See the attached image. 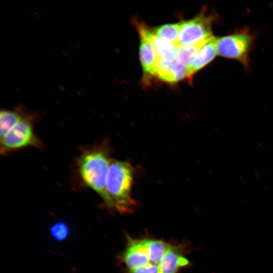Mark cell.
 <instances>
[{
	"mask_svg": "<svg viewBox=\"0 0 273 273\" xmlns=\"http://www.w3.org/2000/svg\"><path fill=\"white\" fill-rule=\"evenodd\" d=\"M119 259L126 273H178L190 263L181 246L157 239L129 236Z\"/></svg>",
	"mask_w": 273,
	"mask_h": 273,
	"instance_id": "1",
	"label": "cell"
},
{
	"mask_svg": "<svg viewBox=\"0 0 273 273\" xmlns=\"http://www.w3.org/2000/svg\"><path fill=\"white\" fill-rule=\"evenodd\" d=\"M133 169L130 163L112 159L106 180L104 202L110 209L124 214L131 213L137 204L132 197Z\"/></svg>",
	"mask_w": 273,
	"mask_h": 273,
	"instance_id": "2",
	"label": "cell"
},
{
	"mask_svg": "<svg viewBox=\"0 0 273 273\" xmlns=\"http://www.w3.org/2000/svg\"><path fill=\"white\" fill-rule=\"evenodd\" d=\"M112 159L109 149L105 144L84 149L77 159L82 180L103 201L106 197V180Z\"/></svg>",
	"mask_w": 273,
	"mask_h": 273,
	"instance_id": "3",
	"label": "cell"
},
{
	"mask_svg": "<svg viewBox=\"0 0 273 273\" xmlns=\"http://www.w3.org/2000/svg\"><path fill=\"white\" fill-rule=\"evenodd\" d=\"M34 116L25 112L23 116L2 137L0 138L1 153L27 147L41 148L42 143L35 133Z\"/></svg>",
	"mask_w": 273,
	"mask_h": 273,
	"instance_id": "4",
	"label": "cell"
},
{
	"mask_svg": "<svg viewBox=\"0 0 273 273\" xmlns=\"http://www.w3.org/2000/svg\"><path fill=\"white\" fill-rule=\"evenodd\" d=\"M216 16L203 8L195 17L180 21L178 46L193 44L212 37V26Z\"/></svg>",
	"mask_w": 273,
	"mask_h": 273,
	"instance_id": "5",
	"label": "cell"
},
{
	"mask_svg": "<svg viewBox=\"0 0 273 273\" xmlns=\"http://www.w3.org/2000/svg\"><path fill=\"white\" fill-rule=\"evenodd\" d=\"M253 40V36L247 31L216 37L217 55L236 60L247 66L250 61L249 54Z\"/></svg>",
	"mask_w": 273,
	"mask_h": 273,
	"instance_id": "6",
	"label": "cell"
},
{
	"mask_svg": "<svg viewBox=\"0 0 273 273\" xmlns=\"http://www.w3.org/2000/svg\"><path fill=\"white\" fill-rule=\"evenodd\" d=\"M133 23L141 36L149 41L154 48L159 58V61L170 62L175 60L176 44L164 41L155 35L151 29L145 23L133 20Z\"/></svg>",
	"mask_w": 273,
	"mask_h": 273,
	"instance_id": "7",
	"label": "cell"
},
{
	"mask_svg": "<svg viewBox=\"0 0 273 273\" xmlns=\"http://www.w3.org/2000/svg\"><path fill=\"white\" fill-rule=\"evenodd\" d=\"M216 37H210L193 55L187 66L188 79L191 81L193 76L200 70L210 63L217 55Z\"/></svg>",
	"mask_w": 273,
	"mask_h": 273,
	"instance_id": "8",
	"label": "cell"
},
{
	"mask_svg": "<svg viewBox=\"0 0 273 273\" xmlns=\"http://www.w3.org/2000/svg\"><path fill=\"white\" fill-rule=\"evenodd\" d=\"M155 77L162 81L174 83L188 78V71L175 60L170 62L159 61Z\"/></svg>",
	"mask_w": 273,
	"mask_h": 273,
	"instance_id": "9",
	"label": "cell"
},
{
	"mask_svg": "<svg viewBox=\"0 0 273 273\" xmlns=\"http://www.w3.org/2000/svg\"><path fill=\"white\" fill-rule=\"evenodd\" d=\"M139 57L145 76L155 77L159 58L153 45L142 37L140 39Z\"/></svg>",
	"mask_w": 273,
	"mask_h": 273,
	"instance_id": "10",
	"label": "cell"
},
{
	"mask_svg": "<svg viewBox=\"0 0 273 273\" xmlns=\"http://www.w3.org/2000/svg\"><path fill=\"white\" fill-rule=\"evenodd\" d=\"M180 29V22H179L162 25L151 30L157 37L164 41L177 44Z\"/></svg>",
	"mask_w": 273,
	"mask_h": 273,
	"instance_id": "11",
	"label": "cell"
},
{
	"mask_svg": "<svg viewBox=\"0 0 273 273\" xmlns=\"http://www.w3.org/2000/svg\"><path fill=\"white\" fill-rule=\"evenodd\" d=\"M20 108L14 110H2L0 113V138L4 136L24 115Z\"/></svg>",
	"mask_w": 273,
	"mask_h": 273,
	"instance_id": "12",
	"label": "cell"
},
{
	"mask_svg": "<svg viewBox=\"0 0 273 273\" xmlns=\"http://www.w3.org/2000/svg\"><path fill=\"white\" fill-rule=\"evenodd\" d=\"M210 38L193 44L178 46L176 50L175 60L187 67L191 58Z\"/></svg>",
	"mask_w": 273,
	"mask_h": 273,
	"instance_id": "13",
	"label": "cell"
},
{
	"mask_svg": "<svg viewBox=\"0 0 273 273\" xmlns=\"http://www.w3.org/2000/svg\"><path fill=\"white\" fill-rule=\"evenodd\" d=\"M52 234L57 239H62L65 237L67 230L66 226L62 224H56L52 229Z\"/></svg>",
	"mask_w": 273,
	"mask_h": 273,
	"instance_id": "14",
	"label": "cell"
}]
</instances>
